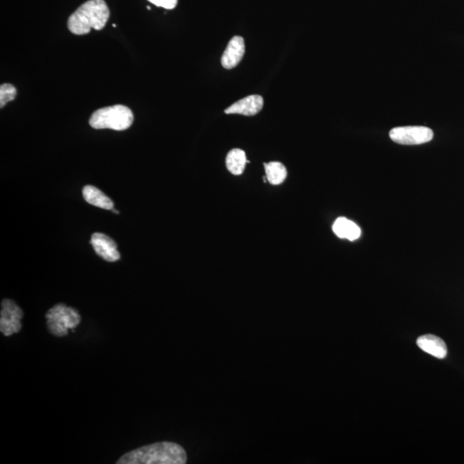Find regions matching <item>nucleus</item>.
<instances>
[{
	"instance_id": "1",
	"label": "nucleus",
	"mask_w": 464,
	"mask_h": 464,
	"mask_svg": "<svg viewBox=\"0 0 464 464\" xmlns=\"http://www.w3.org/2000/svg\"><path fill=\"white\" fill-rule=\"evenodd\" d=\"M185 449L173 442H158L124 454L117 464H185Z\"/></svg>"
},
{
	"instance_id": "2",
	"label": "nucleus",
	"mask_w": 464,
	"mask_h": 464,
	"mask_svg": "<svg viewBox=\"0 0 464 464\" xmlns=\"http://www.w3.org/2000/svg\"><path fill=\"white\" fill-rule=\"evenodd\" d=\"M109 14L104 0H89L69 17L67 27L77 35L89 34L92 29L101 30L108 23Z\"/></svg>"
},
{
	"instance_id": "3",
	"label": "nucleus",
	"mask_w": 464,
	"mask_h": 464,
	"mask_svg": "<svg viewBox=\"0 0 464 464\" xmlns=\"http://www.w3.org/2000/svg\"><path fill=\"white\" fill-rule=\"evenodd\" d=\"M133 120V112L129 108L115 105L95 111L89 122L95 129L124 131L132 126Z\"/></svg>"
},
{
	"instance_id": "4",
	"label": "nucleus",
	"mask_w": 464,
	"mask_h": 464,
	"mask_svg": "<svg viewBox=\"0 0 464 464\" xmlns=\"http://www.w3.org/2000/svg\"><path fill=\"white\" fill-rule=\"evenodd\" d=\"M49 333L57 337L68 334V329H74L81 322V316L74 308L64 304H56L46 314Z\"/></svg>"
},
{
	"instance_id": "5",
	"label": "nucleus",
	"mask_w": 464,
	"mask_h": 464,
	"mask_svg": "<svg viewBox=\"0 0 464 464\" xmlns=\"http://www.w3.org/2000/svg\"><path fill=\"white\" fill-rule=\"evenodd\" d=\"M389 137L395 143L416 145L429 142L434 139V132L426 127H399L389 132Z\"/></svg>"
},
{
	"instance_id": "6",
	"label": "nucleus",
	"mask_w": 464,
	"mask_h": 464,
	"mask_svg": "<svg viewBox=\"0 0 464 464\" xmlns=\"http://www.w3.org/2000/svg\"><path fill=\"white\" fill-rule=\"evenodd\" d=\"M24 313L12 299H3L0 311V331L5 336L17 334L22 329Z\"/></svg>"
},
{
	"instance_id": "7",
	"label": "nucleus",
	"mask_w": 464,
	"mask_h": 464,
	"mask_svg": "<svg viewBox=\"0 0 464 464\" xmlns=\"http://www.w3.org/2000/svg\"><path fill=\"white\" fill-rule=\"evenodd\" d=\"M91 243L98 256L106 261L115 262L120 260V254L117 250L115 241L104 233L92 234Z\"/></svg>"
},
{
	"instance_id": "8",
	"label": "nucleus",
	"mask_w": 464,
	"mask_h": 464,
	"mask_svg": "<svg viewBox=\"0 0 464 464\" xmlns=\"http://www.w3.org/2000/svg\"><path fill=\"white\" fill-rule=\"evenodd\" d=\"M263 107V98L259 95H249L241 99L239 102L230 106L225 111V114L243 115L246 116L256 115Z\"/></svg>"
},
{
	"instance_id": "9",
	"label": "nucleus",
	"mask_w": 464,
	"mask_h": 464,
	"mask_svg": "<svg viewBox=\"0 0 464 464\" xmlns=\"http://www.w3.org/2000/svg\"><path fill=\"white\" fill-rule=\"evenodd\" d=\"M245 54V44L243 37H234L229 41L224 54L222 55V66L225 69H232L241 62Z\"/></svg>"
},
{
	"instance_id": "10",
	"label": "nucleus",
	"mask_w": 464,
	"mask_h": 464,
	"mask_svg": "<svg viewBox=\"0 0 464 464\" xmlns=\"http://www.w3.org/2000/svg\"><path fill=\"white\" fill-rule=\"evenodd\" d=\"M417 346L424 351L425 353L437 358V359H445L447 356V346L441 338L434 335H425L420 336L416 341Z\"/></svg>"
},
{
	"instance_id": "11",
	"label": "nucleus",
	"mask_w": 464,
	"mask_h": 464,
	"mask_svg": "<svg viewBox=\"0 0 464 464\" xmlns=\"http://www.w3.org/2000/svg\"><path fill=\"white\" fill-rule=\"evenodd\" d=\"M333 232L335 235L342 239L354 241L361 235V230L355 223L349 219L341 217L336 219L333 225Z\"/></svg>"
},
{
	"instance_id": "12",
	"label": "nucleus",
	"mask_w": 464,
	"mask_h": 464,
	"mask_svg": "<svg viewBox=\"0 0 464 464\" xmlns=\"http://www.w3.org/2000/svg\"><path fill=\"white\" fill-rule=\"evenodd\" d=\"M83 196L89 204L94 205V207L106 209V210H112L114 208V203L100 189L94 186L87 185L84 187Z\"/></svg>"
},
{
	"instance_id": "13",
	"label": "nucleus",
	"mask_w": 464,
	"mask_h": 464,
	"mask_svg": "<svg viewBox=\"0 0 464 464\" xmlns=\"http://www.w3.org/2000/svg\"><path fill=\"white\" fill-rule=\"evenodd\" d=\"M247 163L249 161L247 160L245 151L241 149H233L226 157V167L232 175H242Z\"/></svg>"
},
{
	"instance_id": "14",
	"label": "nucleus",
	"mask_w": 464,
	"mask_h": 464,
	"mask_svg": "<svg viewBox=\"0 0 464 464\" xmlns=\"http://www.w3.org/2000/svg\"><path fill=\"white\" fill-rule=\"evenodd\" d=\"M266 176L272 185H279L285 182L288 177V171L285 165L279 162H270L264 164Z\"/></svg>"
},
{
	"instance_id": "15",
	"label": "nucleus",
	"mask_w": 464,
	"mask_h": 464,
	"mask_svg": "<svg viewBox=\"0 0 464 464\" xmlns=\"http://www.w3.org/2000/svg\"><path fill=\"white\" fill-rule=\"evenodd\" d=\"M17 89L9 84L0 86V108L3 109L7 102H12L17 97Z\"/></svg>"
},
{
	"instance_id": "16",
	"label": "nucleus",
	"mask_w": 464,
	"mask_h": 464,
	"mask_svg": "<svg viewBox=\"0 0 464 464\" xmlns=\"http://www.w3.org/2000/svg\"><path fill=\"white\" fill-rule=\"evenodd\" d=\"M147 1L154 3L156 6L163 7L166 10H172L177 6L178 0H147Z\"/></svg>"
},
{
	"instance_id": "17",
	"label": "nucleus",
	"mask_w": 464,
	"mask_h": 464,
	"mask_svg": "<svg viewBox=\"0 0 464 464\" xmlns=\"http://www.w3.org/2000/svg\"><path fill=\"white\" fill-rule=\"evenodd\" d=\"M112 212H114V214H119V212L115 210V209H114V208L112 209Z\"/></svg>"
}]
</instances>
